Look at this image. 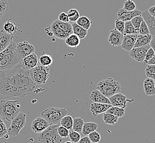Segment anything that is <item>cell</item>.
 <instances>
[{"mask_svg": "<svg viewBox=\"0 0 155 143\" xmlns=\"http://www.w3.org/2000/svg\"><path fill=\"white\" fill-rule=\"evenodd\" d=\"M35 85L30 72L21 62L12 68L0 72V95L7 98H23L33 91Z\"/></svg>", "mask_w": 155, "mask_h": 143, "instance_id": "1", "label": "cell"}, {"mask_svg": "<svg viewBox=\"0 0 155 143\" xmlns=\"http://www.w3.org/2000/svg\"><path fill=\"white\" fill-rule=\"evenodd\" d=\"M16 44L12 42L9 46L0 53V72L15 67L21 62L16 52Z\"/></svg>", "mask_w": 155, "mask_h": 143, "instance_id": "2", "label": "cell"}, {"mask_svg": "<svg viewBox=\"0 0 155 143\" xmlns=\"http://www.w3.org/2000/svg\"><path fill=\"white\" fill-rule=\"evenodd\" d=\"M21 107L18 100H1L0 115L4 119L11 122L21 112Z\"/></svg>", "mask_w": 155, "mask_h": 143, "instance_id": "3", "label": "cell"}, {"mask_svg": "<svg viewBox=\"0 0 155 143\" xmlns=\"http://www.w3.org/2000/svg\"><path fill=\"white\" fill-rule=\"evenodd\" d=\"M96 89L109 99L115 94L120 93L121 87L118 81L109 77L100 81L97 85Z\"/></svg>", "mask_w": 155, "mask_h": 143, "instance_id": "4", "label": "cell"}, {"mask_svg": "<svg viewBox=\"0 0 155 143\" xmlns=\"http://www.w3.org/2000/svg\"><path fill=\"white\" fill-rule=\"evenodd\" d=\"M67 115H68V111L65 109L52 107L43 111L41 117L51 126L60 125L61 119Z\"/></svg>", "mask_w": 155, "mask_h": 143, "instance_id": "5", "label": "cell"}, {"mask_svg": "<svg viewBox=\"0 0 155 143\" xmlns=\"http://www.w3.org/2000/svg\"><path fill=\"white\" fill-rule=\"evenodd\" d=\"M59 125H51L39 133L38 140L40 143H61L62 138L58 133Z\"/></svg>", "mask_w": 155, "mask_h": 143, "instance_id": "6", "label": "cell"}, {"mask_svg": "<svg viewBox=\"0 0 155 143\" xmlns=\"http://www.w3.org/2000/svg\"><path fill=\"white\" fill-rule=\"evenodd\" d=\"M29 72L31 79L36 85L45 84L49 78L50 67L38 65Z\"/></svg>", "mask_w": 155, "mask_h": 143, "instance_id": "7", "label": "cell"}, {"mask_svg": "<svg viewBox=\"0 0 155 143\" xmlns=\"http://www.w3.org/2000/svg\"><path fill=\"white\" fill-rule=\"evenodd\" d=\"M27 115L23 112H20L17 117L11 121L8 129V134L10 136H18L21 130L26 125Z\"/></svg>", "mask_w": 155, "mask_h": 143, "instance_id": "8", "label": "cell"}, {"mask_svg": "<svg viewBox=\"0 0 155 143\" xmlns=\"http://www.w3.org/2000/svg\"><path fill=\"white\" fill-rule=\"evenodd\" d=\"M16 52L21 60L25 57L34 52V46L27 41H23L16 44Z\"/></svg>", "mask_w": 155, "mask_h": 143, "instance_id": "9", "label": "cell"}, {"mask_svg": "<svg viewBox=\"0 0 155 143\" xmlns=\"http://www.w3.org/2000/svg\"><path fill=\"white\" fill-rule=\"evenodd\" d=\"M109 100L112 106L118 107L124 109L127 106L128 102L131 103L134 101V99H127V97L120 93L113 95L112 97L109 98Z\"/></svg>", "mask_w": 155, "mask_h": 143, "instance_id": "10", "label": "cell"}, {"mask_svg": "<svg viewBox=\"0 0 155 143\" xmlns=\"http://www.w3.org/2000/svg\"><path fill=\"white\" fill-rule=\"evenodd\" d=\"M150 47V45L145 46L134 47L129 52V56L137 62H143L145 59L146 52Z\"/></svg>", "mask_w": 155, "mask_h": 143, "instance_id": "11", "label": "cell"}, {"mask_svg": "<svg viewBox=\"0 0 155 143\" xmlns=\"http://www.w3.org/2000/svg\"><path fill=\"white\" fill-rule=\"evenodd\" d=\"M142 12L139 9H135L133 11H128L123 8L119 9L117 13V19L123 22L130 21L134 17L137 16H141Z\"/></svg>", "mask_w": 155, "mask_h": 143, "instance_id": "12", "label": "cell"}, {"mask_svg": "<svg viewBox=\"0 0 155 143\" xmlns=\"http://www.w3.org/2000/svg\"><path fill=\"white\" fill-rule=\"evenodd\" d=\"M50 126L49 123L45 119L41 117H38L32 122L31 129L36 133H41Z\"/></svg>", "mask_w": 155, "mask_h": 143, "instance_id": "13", "label": "cell"}, {"mask_svg": "<svg viewBox=\"0 0 155 143\" xmlns=\"http://www.w3.org/2000/svg\"><path fill=\"white\" fill-rule=\"evenodd\" d=\"M124 39V34L118 31L115 28L112 30L109 35L108 41L113 46H121Z\"/></svg>", "mask_w": 155, "mask_h": 143, "instance_id": "14", "label": "cell"}, {"mask_svg": "<svg viewBox=\"0 0 155 143\" xmlns=\"http://www.w3.org/2000/svg\"><path fill=\"white\" fill-rule=\"evenodd\" d=\"M138 34H124V39L121 47L126 51L130 52L134 48Z\"/></svg>", "mask_w": 155, "mask_h": 143, "instance_id": "15", "label": "cell"}, {"mask_svg": "<svg viewBox=\"0 0 155 143\" xmlns=\"http://www.w3.org/2000/svg\"><path fill=\"white\" fill-rule=\"evenodd\" d=\"M38 57L37 54L33 52L25 57L21 61V62L25 68L30 71L31 69L34 68V67L38 65Z\"/></svg>", "mask_w": 155, "mask_h": 143, "instance_id": "16", "label": "cell"}, {"mask_svg": "<svg viewBox=\"0 0 155 143\" xmlns=\"http://www.w3.org/2000/svg\"><path fill=\"white\" fill-rule=\"evenodd\" d=\"M112 106L111 104L93 103L90 106V111L93 116H96L107 112Z\"/></svg>", "mask_w": 155, "mask_h": 143, "instance_id": "17", "label": "cell"}, {"mask_svg": "<svg viewBox=\"0 0 155 143\" xmlns=\"http://www.w3.org/2000/svg\"><path fill=\"white\" fill-rule=\"evenodd\" d=\"M13 35L7 34L3 29L0 31V53L13 42Z\"/></svg>", "mask_w": 155, "mask_h": 143, "instance_id": "18", "label": "cell"}, {"mask_svg": "<svg viewBox=\"0 0 155 143\" xmlns=\"http://www.w3.org/2000/svg\"><path fill=\"white\" fill-rule=\"evenodd\" d=\"M141 16L149 28L150 34L155 36V18L151 16L147 11L143 12Z\"/></svg>", "mask_w": 155, "mask_h": 143, "instance_id": "19", "label": "cell"}, {"mask_svg": "<svg viewBox=\"0 0 155 143\" xmlns=\"http://www.w3.org/2000/svg\"><path fill=\"white\" fill-rule=\"evenodd\" d=\"M90 98L93 103L110 104V102L108 98L103 95L99 90L96 89L92 91L90 95Z\"/></svg>", "mask_w": 155, "mask_h": 143, "instance_id": "20", "label": "cell"}, {"mask_svg": "<svg viewBox=\"0 0 155 143\" xmlns=\"http://www.w3.org/2000/svg\"><path fill=\"white\" fill-rule=\"evenodd\" d=\"M50 29L52 32L53 35L59 39L65 40L68 35L66 34L62 30V29L59 27L56 21H54L52 24L49 27Z\"/></svg>", "mask_w": 155, "mask_h": 143, "instance_id": "21", "label": "cell"}, {"mask_svg": "<svg viewBox=\"0 0 155 143\" xmlns=\"http://www.w3.org/2000/svg\"><path fill=\"white\" fill-rule=\"evenodd\" d=\"M152 37H153L150 34L137 35V41L134 47L145 46L150 45Z\"/></svg>", "mask_w": 155, "mask_h": 143, "instance_id": "22", "label": "cell"}, {"mask_svg": "<svg viewBox=\"0 0 155 143\" xmlns=\"http://www.w3.org/2000/svg\"><path fill=\"white\" fill-rule=\"evenodd\" d=\"M143 89L146 95H154L155 94L154 80L150 78H146L143 81Z\"/></svg>", "mask_w": 155, "mask_h": 143, "instance_id": "23", "label": "cell"}, {"mask_svg": "<svg viewBox=\"0 0 155 143\" xmlns=\"http://www.w3.org/2000/svg\"><path fill=\"white\" fill-rule=\"evenodd\" d=\"M65 43L68 47L76 48L80 44V39L77 35L71 34L68 36L65 39Z\"/></svg>", "mask_w": 155, "mask_h": 143, "instance_id": "24", "label": "cell"}, {"mask_svg": "<svg viewBox=\"0 0 155 143\" xmlns=\"http://www.w3.org/2000/svg\"><path fill=\"white\" fill-rule=\"evenodd\" d=\"M3 30L7 34L13 35L16 33L18 29L17 28V24L15 22H11L8 19L3 24Z\"/></svg>", "mask_w": 155, "mask_h": 143, "instance_id": "25", "label": "cell"}, {"mask_svg": "<svg viewBox=\"0 0 155 143\" xmlns=\"http://www.w3.org/2000/svg\"><path fill=\"white\" fill-rule=\"evenodd\" d=\"M71 24L73 34L77 35L80 40L84 39L87 36L88 30L78 25L76 23H73Z\"/></svg>", "mask_w": 155, "mask_h": 143, "instance_id": "26", "label": "cell"}, {"mask_svg": "<svg viewBox=\"0 0 155 143\" xmlns=\"http://www.w3.org/2000/svg\"><path fill=\"white\" fill-rule=\"evenodd\" d=\"M97 128H98V125L96 123L92 122H86V123H84L82 133L84 135L87 136L91 133L96 131Z\"/></svg>", "mask_w": 155, "mask_h": 143, "instance_id": "27", "label": "cell"}, {"mask_svg": "<svg viewBox=\"0 0 155 143\" xmlns=\"http://www.w3.org/2000/svg\"><path fill=\"white\" fill-rule=\"evenodd\" d=\"M76 23L82 28L88 30L91 27V25L92 24V22L86 16H84L80 17V18L78 19Z\"/></svg>", "mask_w": 155, "mask_h": 143, "instance_id": "28", "label": "cell"}, {"mask_svg": "<svg viewBox=\"0 0 155 143\" xmlns=\"http://www.w3.org/2000/svg\"><path fill=\"white\" fill-rule=\"evenodd\" d=\"M38 59L41 64V65L45 67H50V66L53 63V59L51 56L49 55H41V56L38 57Z\"/></svg>", "mask_w": 155, "mask_h": 143, "instance_id": "29", "label": "cell"}, {"mask_svg": "<svg viewBox=\"0 0 155 143\" xmlns=\"http://www.w3.org/2000/svg\"><path fill=\"white\" fill-rule=\"evenodd\" d=\"M118 119L119 118L118 117L107 112L104 113L103 115V121L107 125H112V126L114 125L116 123L118 122Z\"/></svg>", "mask_w": 155, "mask_h": 143, "instance_id": "30", "label": "cell"}, {"mask_svg": "<svg viewBox=\"0 0 155 143\" xmlns=\"http://www.w3.org/2000/svg\"><path fill=\"white\" fill-rule=\"evenodd\" d=\"M84 119L81 117H77L73 119V126H72V131L77 132L78 133L82 132L84 124Z\"/></svg>", "mask_w": 155, "mask_h": 143, "instance_id": "31", "label": "cell"}, {"mask_svg": "<svg viewBox=\"0 0 155 143\" xmlns=\"http://www.w3.org/2000/svg\"><path fill=\"white\" fill-rule=\"evenodd\" d=\"M60 125L66 128L68 131L72 130L73 126V118L71 116H65L61 119Z\"/></svg>", "mask_w": 155, "mask_h": 143, "instance_id": "32", "label": "cell"}, {"mask_svg": "<svg viewBox=\"0 0 155 143\" xmlns=\"http://www.w3.org/2000/svg\"><path fill=\"white\" fill-rule=\"evenodd\" d=\"M106 112L115 116L118 117V118H120L123 117L125 115V109L118 107L112 106Z\"/></svg>", "mask_w": 155, "mask_h": 143, "instance_id": "33", "label": "cell"}, {"mask_svg": "<svg viewBox=\"0 0 155 143\" xmlns=\"http://www.w3.org/2000/svg\"><path fill=\"white\" fill-rule=\"evenodd\" d=\"M124 34H139L138 31L134 27L130 21L125 22Z\"/></svg>", "mask_w": 155, "mask_h": 143, "instance_id": "34", "label": "cell"}, {"mask_svg": "<svg viewBox=\"0 0 155 143\" xmlns=\"http://www.w3.org/2000/svg\"><path fill=\"white\" fill-rule=\"evenodd\" d=\"M67 14L69 21L72 23H76L78 19L80 18V13L76 9H70L67 13Z\"/></svg>", "mask_w": 155, "mask_h": 143, "instance_id": "35", "label": "cell"}, {"mask_svg": "<svg viewBox=\"0 0 155 143\" xmlns=\"http://www.w3.org/2000/svg\"><path fill=\"white\" fill-rule=\"evenodd\" d=\"M9 9V3L8 0H1L0 1V19L3 16L8 12Z\"/></svg>", "mask_w": 155, "mask_h": 143, "instance_id": "36", "label": "cell"}, {"mask_svg": "<svg viewBox=\"0 0 155 143\" xmlns=\"http://www.w3.org/2000/svg\"><path fill=\"white\" fill-rule=\"evenodd\" d=\"M145 75L146 77L155 79V65H147L145 69Z\"/></svg>", "mask_w": 155, "mask_h": 143, "instance_id": "37", "label": "cell"}, {"mask_svg": "<svg viewBox=\"0 0 155 143\" xmlns=\"http://www.w3.org/2000/svg\"><path fill=\"white\" fill-rule=\"evenodd\" d=\"M143 21V18L141 16H137L134 17L130 21L132 24L134 26V27L137 30V31L139 30L140 25L141 23Z\"/></svg>", "mask_w": 155, "mask_h": 143, "instance_id": "38", "label": "cell"}, {"mask_svg": "<svg viewBox=\"0 0 155 143\" xmlns=\"http://www.w3.org/2000/svg\"><path fill=\"white\" fill-rule=\"evenodd\" d=\"M88 138H90L91 142L93 143H99L101 139V135L99 132L96 131H94L93 132L91 133L88 135Z\"/></svg>", "mask_w": 155, "mask_h": 143, "instance_id": "39", "label": "cell"}, {"mask_svg": "<svg viewBox=\"0 0 155 143\" xmlns=\"http://www.w3.org/2000/svg\"><path fill=\"white\" fill-rule=\"evenodd\" d=\"M68 137L72 143H78L81 138V135L79 133L75 131H72L68 134Z\"/></svg>", "mask_w": 155, "mask_h": 143, "instance_id": "40", "label": "cell"}, {"mask_svg": "<svg viewBox=\"0 0 155 143\" xmlns=\"http://www.w3.org/2000/svg\"><path fill=\"white\" fill-rule=\"evenodd\" d=\"M125 10L128 11H133L136 9V5L132 0H127L124 2V7Z\"/></svg>", "mask_w": 155, "mask_h": 143, "instance_id": "41", "label": "cell"}, {"mask_svg": "<svg viewBox=\"0 0 155 143\" xmlns=\"http://www.w3.org/2000/svg\"><path fill=\"white\" fill-rule=\"evenodd\" d=\"M138 33H139V34L140 35L150 34L149 28L144 21H143L141 23L139 29Z\"/></svg>", "mask_w": 155, "mask_h": 143, "instance_id": "42", "label": "cell"}, {"mask_svg": "<svg viewBox=\"0 0 155 143\" xmlns=\"http://www.w3.org/2000/svg\"><path fill=\"white\" fill-rule=\"evenodd\" d=\"M58 133L60 137H61L62 138H66L68 137L69 131L66 128L59 125V127L58 128Z\"/></svg>", "mask_w": 155, "mask_h": 143, "instance_id": "43", "label": "cell"}, {"mask_svg": "<svg viewBox=\"0 0 155 143\" xmlns=\"http://www.w3.org/2000/svg\"><path fill=\"white\" fill-rule=\"evenodd\" d=\"M124 27H125V22L121 21L120 20H119L117 19L115 21V28L121 33L122 34H124Z\"/></svg>", "mask_w": 155, "mask_h": 143, "instance_id": "44", "label": "cell"}, {"mask_svg": "<svg viewBox=\"0 0 155 143\" xmlns=\"http://www.w3.org/2000/svg\"><path fill=\"white\" fill-rule=\"evenodd\" d=\"M8 133V129L6 126L5 124L2 119H0V138H4V137Z\"/></svg>", "mask_w": 155, "mask_h": 143, "instance_id": "45", "label": "cell"}, {"mask_svg": "<svg viewBox=\"0 0 155 143\" xmlns=\"http://www.w3.org/2000/svg\"><path fill=\"white\" fill-rule=\"evenodd\" d=\"M155 53L154 51L153 50L152 48L150 47L149 50H148V51H147V52H146L145 59H144V61H143V64L144 65H146V64L147 65V62L153 57V56Z\"/></svg>", "mask_w": 155, "mask_h": 143, "instance_id": "46", "label": "cell"}, {"mask_svg": "<svg viewBox=\"0 0 155 143\" xmlns=\"http://www.w3.org/2000/svg\"><path fill=\"white\" fill-rule=\"evenodd\" d=\"M58 20L60 22H64V23L69 22L68 16L67 13H66L65 12H62L59 14Z\"/></svg>", "mask_w": 155, "mask_h": 143, "instance_id": "47", "label": "cell"}, {"mask_svg": "<svg viewBox=\"0 0 155 143\" xmlns=\"http://www.w3.org/2000/svg\"><path fill=\"white\" fill-rule=\"evenodd\" d=\"M78 143H92V142L88 136H84L81 138Z\"/></svg>", "mask_w": 155, "mask_h": 143, "instance_id": "48", "label": "cell"}, {"mask_svg": "<svg viewBox=\"0 0 155 143\" xmlns=\"http://www.w3.org/2000/svg\"><path fill=\"white\" fill-rule=\"evenodd\" d=\"M147 11L151 16L155 18V6H153L151 7L150 8H149Z\"/></svg>", "mask_w": 155, "mask_h": 143, "instance_id": "49", "label": "cell"}, {"mask_svg": "<svg viewBox=\"0 0 155 143\" xmlns=\"http://www.w3.org/2000/svg\"><path fill=\"white\" fill-rule=\"evenodd\" d=\"M151 48H152L153 50L154 51L155 53V37H152V40L151 41V43L150 44Z\"/></svg>", "mask_w": 155, "mask_h": 143, "instance_id": "50", "label": "cell"}, {"mask_svg": "<svg viewBox=\"0 0 155 143\" xmlns=\"http://www.w3.org/2000/svg\"><path fill=\"white\" fill-rule=\"evenodd\" d=\"M147 65H155V53L151 59L147 63Z\"/></svg>", "mask_w": 155, "mask_h": 143, "instance_id": "51", "label": "cell"}, {"mask_svg": "<svg viewBox=\"0 0 155 143\" xmlns=\"http://www.w3.org/2000/svg\"><path fill=\"white\" fill-rule=\"evenodd\" d=\"M65 143H72L71 141H66Z\"/></svg>", "mask_w": 155, "mask_h": 143, "instance_id": "52", "label": "cell"}, {"mask_svg": "<svg viewBox=\"0 0 155 143\" xmlns=\"http://www.w3.org/2000/svg\"><path fill=\"white\" fill-rule=\"evenodd\" d=\"M154 83H155V79L154 80Z\"/></svg>", "mask_w": 155, "mask_h": 143, "instance_id": "53", "label": "cell"}, {"mask_svg": "<svg viewBox=\"0 0 155 143\" xmlns=\"http://www.w3.org/2000/svg\"></svg>", "mask_w": 155, "mask_h": 143, "instance_id": "54", "label": "cell"}, {"mask_svg": "<svg viewBox=\"0 0 155 143\" xmlns=\"http://www.w3.org/2000/svg\"><path fill=\"white\" fill-rule=\"evenodd\" d=\"M0 1H1V0H0Z\"/></svg>", "mask_w": 155, "mask_h": 143, "instance_id": "55", "label": "cell"}]
</instances>
